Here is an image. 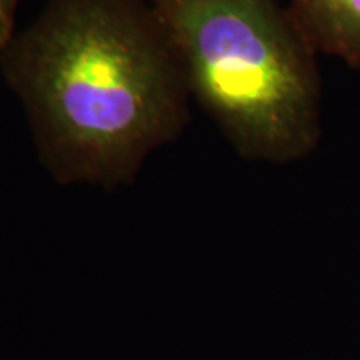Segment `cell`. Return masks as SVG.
I'll list each match as a JSON object with an SVG mask.
<instances>
[{"instance_id": "3", "label": "cell", "mask_w": 360, "mask_h": 360, "mask_svg": "<svg viewBox=\"0 0 360 360\" xmlns=\"http://www.w3.org/2000/svg\"><path fill=\"white\" fill-rule=\"evenodd\" d=\"M287 8L317 56L360 69V0H289Z\"/></svg>"}, {"instance_id": "4", "label": "cell", "mask_w": 360, "mask_h": 360, "mask_svg": "<svg viewBox=\"0 0 360 360\" xmlns=\"http://www.w3.org/2000/svg\"><path fill=\"white\" fill-rule=\"evenodd\" d=\"M19 0H0V52L15 37V12Z\"/></svg>"}, {"instance_id": "2", "label": "cell", "mask_w": 360, "mask_h": 360, "mask_svg": "<svg viewBox=\"0 0 360 360\" xmlns=\"http://www.w3.org/2000/svg\"><path fill=\"white\" fill-rule=\"evenodd\" d=\"M193 103L242 159L304 160L322 139L317 53L282 0H147Z\"/></svg>"}, {"instance_id": "1", "label": "cell", "mask_w": 360, "mask_h": 360, "mask_svg": "<svg viewBox=\"0 0 360 360\" xmlns=\"http://www.w3.org/2000/svg\"><path fill=\"white\" fill-rule=\"evenodd\" d=\"M0 67L58 186L127 187L192 119L182 62L147 0H47Z\"/></svg>"}]
</instances>
